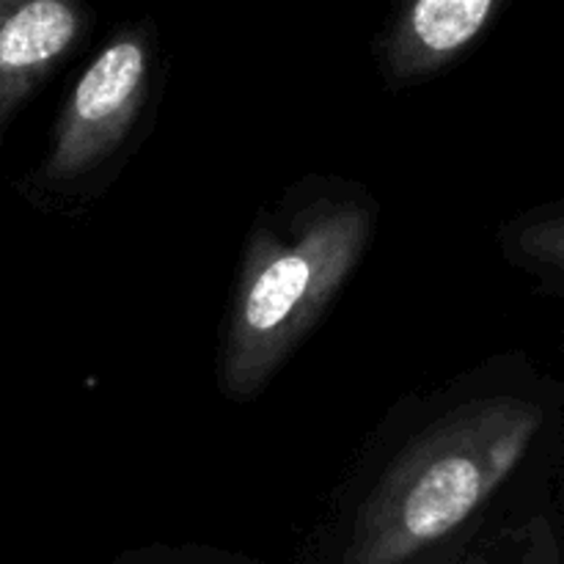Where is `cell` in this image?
I'll return each mask as SVG.
<instances>
[{
    "label": "cell",
    "mask_w": 564,
    "mask_h": 564,
    "mask_svg": "<svg viewBox=\"0 0 564 564\" xmlns=\"http://www.w3.org/2000/svg\"><path fill=\"white\" fill-rule=\"evenodd\" d=\"M543 411L474 372L402 402L330 510L336 564H441L471 543L521 471Z\"/></svg>",
    "instance_id": "1"
},
{
    "label": "cell",
    "mask_w": 564,
    "mask_h": 564,
    "mask_svg": "<svg viewBox=\"0 0 564 564\" xmlns=\"http://www.w3.org/2000/svg\"><path fill=\"white\" fill-rule=\"evenodd\" d=\"M378 202L358 182L314 176L264 209L248 235L218 347L226 400L262 394L361 264Z\"/></svg>",
    "instance_id": "2"
},
{
    "label": "cell",
    "mask_w": 564,
    "mask_h": 564,
    "mask_svg": "<svg viewBox=\"0 0 564 564\" xmlns=\"http://www.w3.org/2000/svg\"><path fill=\"white\" fill-rule=\"evenodd\" d=\"M158 72V42L149 25L116 33L77 77L61 108L39 182L80 193L119 163L135 135Z\"/></svg>",
    "instance_id": "3"
},
{
    "label": "cell",
    "mask_w": 564,
    "mask_h": 564,
    "mask_svg": "<svg viewBox=\"0 0 564 564\" xmlns=\"http://www.w3.org/2000/svg\"><path fill=\"white\" fill-rule=\"evenodd\" d=\"M88 25L86 9L69 0H0V138Z\"/></svg>",
    "instance_id": "4"
},
{
    "label": "cell",
    "mask_w": 564,
    "mask_h": 564,
    "mask_svg": "<svg viewBox=\"0 0 564 564\" xmlns=\"http://www.w3.org/2000/svg\"><path fill=\"white\" fill-rule=\"evenodd\" d=\"M496 0H416L386 28L380 72L391 88H405L455 64L494 22Z\"/></svg>",
    "instance_id": "5"
},
{
    "label": "cell",
    "mask_w": 564,
    "mask_h": 564,
    "mask_svg": "<svg viewBox=\"0 0 564 564\" xmlns=\"http://www.w3.org/2000/svg\"><path fill=\"white\" fill-rule=\"evenodd\" d=\"M512 242L529 262L564 268V215L549 220H532L518 231Z\"/></svg>",
    "instance_id": "6"
},
{
    "label": "cell",
    "mask_w": 564,
    "mask_h": 564,
    "mask_svg": "<svg viewBox=\"0 0 564 564\" xmlns=\"http://www.w3.org/2000/svg\"><path fill=\"white\" fill-rule=\"evenodd\" d=\"M165 564H174V562H165Z\"/></svg>",
    "instance_id": "7"
}]
</instances>
